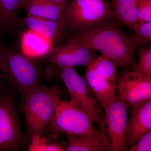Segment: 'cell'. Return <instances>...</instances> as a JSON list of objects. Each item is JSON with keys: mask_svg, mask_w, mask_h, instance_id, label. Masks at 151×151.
Masks as SVG:
<instances>
[{"mask_svg": "<svg viewBox=\"0 0 151 151\" xmlns=\"http://www.w3.org/2000/svg\"><path fill=\"white\" fill-rule=\"evenodd\" d=\"M22 98L27 126L26 135L30 142L35 135H43L48 131L60 97L55 89L40 85Z\"/></svg>", "mask_w": 151, "mask_h": 151, "instance_id": "4", "label": "cell"}, {"mask_svg": "<svg viewBox=\"0 0 151 151\" xmlns=\"http://www.w3.org/2000/svg\"><path fill=\"white\" fill-rule=\"evenodd\" d=\"M65 42L54 46L46 57L50 64L62 67H73L80 65L88 66L95 58L93 50L78 43L68 35Z\"/></svg>", "mask_w": 151, "mask_h": 151, "instance_id": "8", "label": "cell"}, {"mask_svg": "<svg viewBox=\"0 0 151 151\" xmlns=\"http://www.w3.org/2000/svg\"><path fill=\"white\" fill-rule=\"evenodd\" d=\"M137 6L139 24L151 21V0H139Z\"/></svg>", "mask_w": 151, "mask_h": 151, "instance_id": "23", "label": "cell"}, {"mask_svg": "<svg viewBox=\"0 0 151 151\" xmlns=\"http://www.w3.org/2000/svg\"><path fill=\"white\" fill-rule=\"evenodd\" d=\"M51 1L57 3L61 6L63 7V8H65V6L70 0H51Z\"/></svg>", "mask_w": 151, "mask_h": 151, "instance_id": "26", "label": "cell"}, {"mask_svg": "<svg viewBox=\"0 0 151 151\" xmlns=\"http://www.w3.org/2000/svg\"><path fill=\"white\" fill-rule=\"evenodd\" d=\"M66 151H107L108 143L93 135L66 134Z\"/></svg>", "mask_w": 151, "mask_h": 151, "instance_id": "17", "label": "cell"}, {"mask_svg": "<svg viewBox=\"0 0 151 151\" xmlns=\"http://www.w3.org/2000/svg\"><path fill=\"white\" fill-rule=\"evenodd\" d=\"M43 76L47 80L57 78L62 80L70 94V102L86 113L92 122L97 123L101 133L107 136L105 116L92 97L85 79L73 67H62L48 63Z\"/></svg>", "mask_w": 151, "mask_h": 151, "instance_id": "3", "label": "cell"}, {"mask_svg": "<svg viewBox=\"0 0 151 151\" xmlns=\"http://www.w3.org/2000/svg\"><path fill=\"white\" fill-rule=\"evenodd\" d=\"M2 43V42H0V49H1V47Z\"/></svg>", "mask_w": 151, "mask_h": 151, "instance_id": "28", "label": "cell"}, {"mask_svg": "<svg viewBox=\"0 0 151 151\" xmlns=\"http://www.w3.org/2000/svg\"><path fill=\"white\" fill-rule=\"evenodd\" d=\"M28 146L29 151H65L66 145L63 143L51 141L43 137V135L34 136Z\"/></svg>", "mask_w": 151, "mask_h": 151, "instance_id": "19", "label": "cell"}, {"mask_svg": "<svg viewBox=\"0 0 151 151\" xmlns=\"http://www.w3.org/2000/svg\"><path fill=\"white\" fill-rule=\"evenodd\" d=\"M7 82V80L4 78L2 74L0 73V87L4 86Z\"/></svg>", "mask_w": 151, "mask_h": 151, "instance_id": "27", "label": "cell"}, {"mask_svg": "<svg viewBox=\"0 0 151 151\" xmlns=\"http://www.w3.org/2000/svg\"><path fill=\"white\" fill-rule=\"evenodd\" d=\"M139 0H112L113 9L137 6Z\"/></svg>", "mask_w": 151, "mask_h": 151, "instance_id": "25", "label": "cell"}, {"mask_svg": "<svg viewBox=\"0 0 151 151\" xmlns=\"http://www.w3.org/2000/svg\"><path fill=\"white\" fill-rule=\"evenodd\" d=\"M64 29L68 32L83 30L115 17L107 0H71L64 8Z\"/></svg>", "mask_w": 151, "mask_h": 151, "instance_id": "6", "label": "cell"}, {"mask_svg": "<svg viewBox=\"0 0 151 151\" xmlns=\"http://www.w3.org/2000/svg\"><path fill=\"white\" fill-rule=\"evenodd\" d=\"M128 108V105L120 96L116 94L105 113V125L109 141L107 151H126L128 150L125 142Z\"/></svg>", "mask_w": 151, "mask_h": 151, "instance_id": "10", "label": "cell"}, {"mask_svg": "<svg viewBox=\"0 0 151 151\" xmlns=\"http://www.w3.org/2000/svg\"><path fill=\"white\" fill-rule=\"evenodd\" d=\"M115 17L120 23L135 30L139 26L137 6L113 9Z\"/></svg>", "mask_w": 151, "mask_h": 151, "instance_id": "20", "label": "cell"}, {"mask_svg": "<svg viewBox=\"0 0 151 151\" xmlns=\"http://www.w3.org/2000/svg\"><path fill=\"white\" fill-rule=\"evenodd\" d=\"M20 41L21 51L35 59L45 58L53 47L48 39L29 29L22 33Z\"/></svg>", "mask_w": 151, "mask_h": 151, "instance_id": "14", "label": "cell"}, {"mask_svg": "<svg viewBox=\"0 0 151 151\" xmlns=\"http://www.w3.org/2000/svg\"><path fill=\"white\" fill-rule=\"evenodd\" d=\"M18 27H26L41 35L51 42L53 47L62 42L66 36L64 24L29 15L19 19Z\"/></svg>", "mask_w": 151, "mask_h": 151, "instance_id": "12", "label": "cell"}, {"mask_svg": "<svg viewBox=\"0 0 151 151\" xmlns=\"http://www.w3.org/2000/svg\"><path fill=\"white\" fill-rule=\"evenodd\" d=\"M48 131L54 135L65 134L79 136L93 135L109 143L108 137L94 127L93 122L70 101L60 99Z\"/></svg>", "mask_w": 151, "mask_h": 151, "instance_id": "7", "label": "cell"}, {"mask_svg": "<svg viewBox=\"0 0 151 151\" xmlns=\"http://www.w3.org/2000/svg\"><path fill=\"white\" fill-rule=\"evenodd\" d=\"M116 17L111 18L79 31L68 32L76 41L113 60L119 66L132 69L137 48L132 36L124 32Z\"/></svg>", "mask_w": 151, "mask_h": 151, "instance_id": "1", "label": "cell"}, {"mask_svg": "<svg viewBox=\"0 0 151 151\" xmlns=\"http://www.w3.org/2000/svg\"><path fill=\"white\" fill-rule=\"evenodd\" d=\"M23 8L27 15L64 24V8L51 0H24Z\"/></svg>", "mask_w": 151, "mask_h": 151, "instance_id": "15", "label": "cell"}, {"mask_svg": "<svg viewBox=\"0 0 151 151\" xmlns=\"http://www.w3.org/2000/svg\"><path fill=\"white\" fill-rule=\"evenodd\" d=\"M0 87V151L24 150L28 142L21 124L12 86Z\"/></svg>", "mask_w": 151, "mask_h": 151, "instance_id": "5", "label": "cell"}, {"mask_svg": "<svg viewBox=\"0 0 151 151\" xmlns=\"http://www.w3.org/2000/svg\"><path fill=\"white\" fill-rule=\"evenodd\" d=\"M134 32L135 35L132 36V39L136 48L150 43L151 41V21L139 24Z\"/></svg>", "mask_w": 151, "mask_h": 151, "instance_id": "22", "label": "cell"}, {"mask_svg": "<svg viewBox=\"0 0 151 151\" xmlns=\"http://www.w3.org/2000/svg\"><path fill=\"white\" fill-rule=\"evenodd\" d=\"M110 84L116 86L118 64L113 60L102 55L95 57L90 64Z\"/></svg>", "mask_w": 151, "mask_h": 151, "instance_id": "18", "label": "cell"}, {"mask_svg": "<svg viewBox=\"0 0 151 151\" xmlns=\"http://www.w3.org/2000/svg\"><path fill=\"white\" fill-rule=\"evenodd\" d=\"M139 61L135 62L132 69L133 71L147 76H151V48L139 49L137 50Z\"/></svg>", "mask_w": 151, "mask_h": 151, "instance_id": "21", "label": "cell"}, {"mask_svg": "<svg viewBox=\"0 0 151 151\" xmlns=\"http://www.w3.org/2000/svg\"><path fill=\"white\" fill-rule=\"evenodd\" d=\"M24 0H0V32L8 35L19 29L18 16Z\"/></svg>", "mask_w": 151, "mask_h": 151, "instance_id": "16", "label": "cell"}, {"mask_svg": "<svg viewBox=\"0 0 151 151\" xmlns=\"http://www.w3.org/2000/svg\"><path fill=\"white\" fill-rule=\"evenodd\" d=\"M130 117L127 122L125 142L127 149L151 131V100L135 107H130Z\"/></svg>", "mask_w": 151, "mask_h": 151, "instance_id": "11", "label": "cell"}, {"mask_svg": "<svg viewBox=\"0 0 151 151\" xmlns=\"http://www.w3.org/2000/svg\"><path fill=\"white\" fill-rule=\"evenodd\" d=\"M0 73L22 98L40 85L43 76L35 59L4 42L0 49Z\"/></svg>", "mask_w": 151, "mask_h": 151, "instance_id": "2", "label": "cell"}, {"mask_svg": "<svg viewBox=\"0 0 151 151\" xmlns=\"http://www.w3.org/2000/svg\"><path fill=\"white\" fill-rule=\"evenodd\" d=\"M129 151H151V131L143 135L134 145L130 148Z\"/></svg>", "mask_w": 151, "mask_h": 151, "instance_id": "24", "label": "cell"}, {"mask_svg": "<svg viewBox=\"0 0 151 151\" xmlns=\"http://www.w3.org/2000/svg\"><path fill=\"white\" fill-rule=\"evenodd\" d=\"M85 81L106 113L116 95V86L106 81L90 64L87 66Z\"/></svg>", "mask_w": 151, "mask_h": 151, "instance_id": "13", "label": "cell"}, {"mask_svg": "<svg viewBox=\"0 0 151 151\" xmlns=\"http://www.w3.org/2000/svg\"><path fill=\"white\" fill-rule=\"evenodd\" d=\"M119 96L129 107H135L151 100V76L132 70H126L117 80Z\"/></svg>", "mask_w": 151, "mask_h": 151, "instance_id": "9", "label": "cell"}]
</instances>
